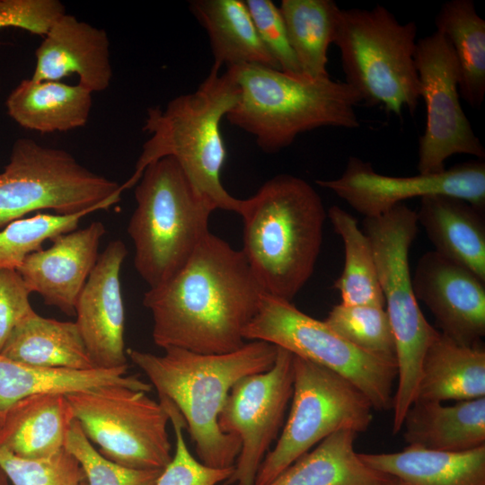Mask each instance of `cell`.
<instances>
[{"label": "cell", "mask_w": 485, "mask_h": 485, "mask_svg": "<svg viewBox=\"0 0 485 485\" xmlns=\"http://www.w3.org/2000/svg\"><path fill=\"white\" fill-rule=\"evenodd\" d=\"M262 293L242 251L209 232L172 278L144 294L143 304L156 346L223 354L245 343Z\"/></svg>", "instance_id": "cell-1"}, {"label": "cell", "mask_w": 485, "mask_h": 485, "mask_svg": "<svg viewBox=\"0 0 485 485\" xmlns=\"http://www.w3.org/2000/svg\"><path fill=\"white\" fill-rule=\"evenodd\" d=\"M127 357L139 367L159 398L172 401L184 419L198 459L214 468L234 467L241 450L238 436L221 430L218 418L233 385L241 378L270 369L278 347L261 340L237 350L201 354L168 348L163 355L128 348Z\"/></svg>", "instance_id": "cell-2"}, {"label": "cell", "mask_w": 485, "mask_h": 485, "mask_svg": "<svg viewBox=\"0 0 485 485\" xmlns=\"http://www.w3.org/2000/svg\"><path fill=\"white\" fill-rule=\"evenodd\" d=\"M242 248L263 293L292 302L312 277L327 212L306 181L278 174L243 199Z\"/></svg>", "instance_id": "cell-3"}, {"label": "cell", "mask_w": 485, "mask_h": 485, "mask_svg": "<svg viewBox=\"0 0 485 485\" xmlns=\"http://www.w3.org/2000/svg\"><path fill=\"white\" fill-rule=\"evenodd\" d=\"M240 90L231 73L213 65L208 75L190 93L171 100L164 109L147 110L143 130L149 134L134 172L121 184L136 186L146 167L172 156L197 191L215 208L240 214L243 199L223 186L221 172L226 157L220 124L237 103Z\"/></svg>", "instance_id": "cell-4"}, {"label": "cell", "mask_w": 485, "mask_h": 485, "mask_svg": "<svg viewBox=\"0 0 485 485\" xmlns=\"http://www.w3.org/2000/svg\"><path fill=\"white\" fill-rule=\"evenodd\" d=\"M227 70L240 96L225 119L251 135L265 153H278L315 128L360 127L355 109L361 99L345 82L295 76L258 65Z\"/></svg>", "instance_id": "cell-5"}, {"label": "cell", "mask_w": 485, "mask_h": 485, "mask_svg": "<svg viewBox=\"0 0 485 485\" xmlns=\"http://www.w3.org/2000/svg\"><path fill=\"white\" fill-rule=\"evenodd\" d=\"M137 207L128 233L134 266L154 288L187 262L208 230L213 206L193 187L177 161L165 156L148 164L135 188Z\"/></svg>", "instance_id": "cell-6"}, {"label": "cell", "mask_w": 485, "mask_h": 485, "mask_svg": "<svg viewBox=\"0 0 485 485\" xmlns=\"http://www.w3.org/2000/svg\"><path fill=\"white\" fill-rule=\"evenodd\" d=\"M418 27L401 23L385 7L340 9L333 40L345 83L368 106L399 117L413 114L420 99L414 54Z\"/></svg>", "instance_id": "cell-7"}, {"label": "cell", "mask_w": 485, "mask_h": 485, "mask_svg": "<svg viewBox=\"0 0 485 485\" xmlns=\"http://www.w3.org/2000/svg\"><path fill=\"white\" fill-rule=\"evenodd\" d=\"M418 223L417 212L404 204L363 221L396 343L393 434L401 431L404 417L416 399L421 362L436 331L419 306L410 273L409 253L417 236Z\"/></svg>", "instance_id": "cell-8"}, {"label": "cell", "mask_w": 485, "mask_h": 485, "mask_svg": "<svg viewBox=\"0 0 485 485\" xmlns=\"http://www.w3.org/2000/svg\"><path fill=\"white\" fill-rule=\"evenodd\" d=\"M123 191L121 184L88 170L67 151L19 138L0 173V230L40 210L59 215L107 210Z\"/></svg>", "instance_id": "cell-9"}, {"label": "cell", "mask_w": 485, "mask_h": 485, "mask_svg": "<svg viewBox=\"0 0 485 485\" xmlns=\"http://www.w3.org/2000/svg\"><path fill=\"white\" fill-rule=\"evenodd\" d=\"M243 339L271 343L322 366L353 384L374 410L392 409L397 364L359 349L292 302L262 293Z\"/></svg>", "instance_id": "cell-10"}, {"label": "cell", "mask_w": 485, "mask_h": 485, "mask_svg": "<svg viewBox=\"0 0 485 485\" xmlns=\"http://www.w3.org/2000/svg\"><path fill=\"white\" fill-rule=\"evenodd\" d=\"M291 407L279 437L263 459L254 485H269L296 459L328 436L348 428L366 432L373 406L339 374L293 355Z\"/></svg>", "instance_id": "cell-11"}, {"label": "cell", "mask_w": 485, "mask_h": 485, "mask_svg": "<svg viewBox=\"0 0 485 485\" xmlns=\"http://www.w3.org/2000/svg\"><path fill=\"white\" fill-rule=\"evenodd\" d=\"M66 395L83 432L107 459L137 470H163L172 460L169 414L147 392L103 385Z\"/></svg>", "instance_id": "cell-12"}, {"label": "cell", "mask_w": 485, "mask_h": 485, "mask_svg": "<svg viewBox=\"0 0 485 485\" xmlns=\"http://www.w3.org/2000/svg\"><path fill=\"white\" fill-rule=\"evenodd\" d=\"M414 60L420 98L427 108L426 127L419 141V173L442 172L445 161L458 154L483 160L484 146L460 102L458 67L447 39L436 31L419 39Z\"/></svg>", "instance_id": "cell-13"}, {"label": "cell", "mask_w": 485, "mask_h": 485, "mask_svg": "<svg viewBox=\"0 0 485 485\" xmlns=\"http://www.w3.org/2000/svg\"><path fill=\"white\" fill-rule=\"evenodd\" d=\"M293 354L278 347L268 371L244 376L231 388L218 418L221 430L241 441L225 485H254L258 470L278 438L293 393Z\"/></svg>", "instance_id": "cell-14"}, {"label": "cell", "mask_w": 485, "mask_h": 485, "mask_svg": "<svg viewBox=\"0 0 485 485\" xmlns=\"http://www.w3.org/2000/svg\"><path fill=\"white\" fill-rule=\"evenodd\" d=\"M365 217H376L402 201L428 196H450L485 208V163L456 164L442 172L396 177L376 172L372 164L350 156L343 173L334 180H317Z\"/></svg>", "instance_id": "cell-15"}, {"label": "cell", "mask_w": 485, "mask_h": 485, "mask_svg": "<svg viewBox=\"0 0 485 485\" xmlns=\"http://www.w3.org/2000/svg\"><path fill=\"white\" fill-rule=\"evenodd\" d=\"M417 300L431 312L440 332L463 346L485 336V282L436 252L423 254L411 278Z\"/></svg>", "instance_id": "cell-16"}, {"label": "cell", "mask_w": 485, "mask_h": 485, "mask_svg": "<svg viewBox=\"0 0 485 485\" xmlns=\"http://www.w3.org/2000/svg\"><path fill=\"white\" fill-rule=\"evenodd\" d=\"M128 250L121 240L108 243L77 299L75 323L95 368L128 366L120 269Z\"/></svg>", "instance_id": "cell-17"}, {"label": "cell", "mask_w": 485, "mask_h": 485, "mask_svg": "<svg viewBox=\"0 0 485 485\" xmlns=\"http://www.w3.org/2000/svg\"><path fill=\"white\" fill-rule=\"evenodd\" d=\"M106 234L100 221L60 234L52 244L29 254L16 269L31 293L68 316L75 315L77 299L99 257Z\"/></svg>", "instance_id": "cell-18"}, {"label": "cell", "mask_w": 485, "mask_h": 485, "mask_svg": "<svg viewBox=\"0 0 485 485\" xmlns=\"http://www.w3.org/2000/svg\"><path fill=\"white\" fill-rule=\"evenodd\" d=\"M35 57L34 81H59L75 74L78 84L94 93L105 91L112 78L107 32L66 13L44 36Z\"/></svg>", "instance_id": "cell-19"}, {"label": "cell", "mask_w": 485, "mask_h": 485, "mask_svg": "<svg viewBox=\"0 0 485 485\" xmlns=\"http://www.w3.org/2000/svg\"><path fill=\"white\" fill-rule=\"evenodd\" d=\"M75 416L66 394L42 393L12 404L0 417V448L23 459H43L65 448Z\"/></svg>", "instance_id": "cell-20"}, {"label": "cell", "mask_w": 485, "mask_h": 485, "mask_svg": "<svg viewBox=\"0 0 485 485\" xmlns=\"http://www.w3.org/2000/svg\"><path fill=\"white\" fill-rule=\"evenodd\" d=\"M401 429L407 445L464 452L485 445V397L444 405L415 400Z\"/></svg>", "instance_id": "cell-21"}, {"label": "cell", "mask_w": 485, "mask_h": 485, "mask_svg": "<svg viewBox=\"0 0 485 485\" xmlns=\"http://www.w3.org/2000/svg\"><path fill=\"white\" fill-rule=\"evenodd\" d=\"M417 217L436 252L485 282L483 211L463 199L437 195L420 198Z\"/></svg>", "instance_id": "cell-22"}, {"label": "cell", "mask_w": 485, "mask_h": 485, "mask_svg": "<svg viewBox=\"0 0 485 485\" xmlns=\"http://www.w3.org/2000/svg\"><path fill=\"white\" fill-rule=\"evenodd\" d=\"M485 397V349L460 345L436 331L424 354L415 400L445 401Z\"/></svg>", "instance_id": "cell-23"}, {"label": "cell", "mask_w": 485, "mask_h": 485, "mask_svg": "<svg viewBox=\"0 0 485 485\" xmlns=\"http://www.w3.org/2000/svg\"><path fill=\"white\" fill-rule=\"evenodd\" d=\"M93 93L60 81L24 79L11 92L8 115L21 127L40 134L66 132L84 127L91 113Z\"/></svg>", "instance_id": "cell-24"}, {"label": "cell", "mask_w": 485, "mask_h": 485, "mask_svg": "<svg viewBox=\"0 0 485 485\" xmlns=\"http://www.w3.org/2000/svg\"><path fill=\"white\" fill-rule=\"evenodd\" d=\"M359 457L368 467L409 485H485V445L457 453L407 445L399 452Z\"/></svg>", "instance_id": "cell-25"}, {"label": "cell", "mask_w": 485, "mask_h": 485, "mask_svg": "<svg viewBox=\"0 0 485 485\" xmlns=\"http://www.w3.org/2000/svg\"><path fill=\"white\" fill-rule=\"evenodd\" d=\"M128 368H45L22 364L0 354V417L17 401L35 394H68L103 385L151 391V384L137 376L127 375Z\"/></svg>", "instance_id": "cell-26"}, {"label": "cell", "mask_w": 485, "mask_h": 485, "mask_svg": "<svg viewBox=\"0 0 485 485\" xmlns=\"http://www.w3.org/2000/svg\"><path fill=\"white\" fill-rule=\"evenodd\" d=\"M190 10L207 32L219 67L258 65L279 69L262 44L242 0H192Z\"/></svg>", "instance_id": "cell-27"}, {"label": "cell", "mask_w": 485, "mask_h": 485, "mask_svg": "<svg viewBox=\"0 0 485 485\" xmlns=\"http://www.w3.org/2000/svg\"><path fill=\"white\" fill-rule=\"evenodd\" d=\"M1 355L45 368H95L75 322L45 318L34 310L14 328Z\"/></svg>", "instance_id": "cell-28"}, {"label": "cell", "mask_w": 485, "mask_h": 485, "mask_svg": "<svg viewBox=\"0 0 485 485\" xmlns=\"http://www.w3.org/2000/svg\"><path fill=\"white\" fill-rule=\"evenodd\" d=\"M357 433L340 429L296 459L269 485H384L391 476L368 467L355 450Z\"/></svg>", "instance_id": "cell-29"}, {"label": "cell", "mask_w": 485, "mask_h": 485, "mask_svg": "<svg viewBox=\"0 0 485 485\" xmlns=\"http://www.w3.org/2000/svg\"><path fill=\"white\" fill-rule=\"evenodd\" d=\"M435 23L453 48L460 96L471 107H481L485 96V21L472 1L451 0L443 4Z\"/></svg>", "instance_id": "cell-30"}, {"label": "cell", "mask_w": 485, "mask_h": 485, "mask_svg": "<svg viewBox=\"0 0 485 485\" xmlns=\"http://www.w3.org/2000/svg\"><path fill=\"white\" fill-rule=\"evenodd\" d=\"M279 10L303 75L310 79L330 77L327 53L333 43L340 8L332 0H283Z\"/></svg>", "instance_id": "cell-31"}, {"label": "cell", "mask_w": 485, "mask_h": 485, "mask_svg": "<svg viewBox=\"0 0 485 485\" xmlns=\"http://www.w3.org/2000/svg\"><path fill=\"white\" fill-rule=\"evenodd\" d=\"M327 216L344 245L343 271L334 283L341 295L340 304L384 307L369 238L359 229L357 218L341 207L332 206Z\"/></svg>", "instance_id": "cell-32"}, {"label": "cell", "mask_w": 485, "mask_h": 485, "mask_svg": "<svg viewBox=\"0 0 485 485\" xmlns=\"http://www.w3.org/2000/svg\"><path fill=\"white\" fill-rule=\"evenodd\" d=\"M324 322L359 349L397 364L395 339L384 307L340 304Z\"/></svg>", "instance_id": "cell-33"}, {"label": "cell", "mask_w": 485, "mask_h": 485, "mask_svg": "<svg viewBox=\"0 0 485 485\" xmlns=\"http://www.w3.org/2000/svg\"><path fill=\"white\" fill-rule=\"evenodd\" d=\"M98 210L72 215L38 212L9 223L0 230V268L16 269L29 254L41 250L44 242L77 229L83 217Z\"/></svg>", "instance_id": "cell-34"}, {"label": "cell", "mask_w": 485, "mask_h": 485, "mask_svg": "<svg viewBox=\"0 0 485 485\" xmlns=\"http://www.w3.org/2000/svg\"><path fill=\"white\" fill-rule=\"evenodd\" d=\"M65 448L79 462L88 485H154L163 470H137L118 464L95 449L73 421Z\"/></svg>", "instance_id": "cell-35"}, {"label": "cell", "mask_w": 485, "mask_h": 485, "mask_svg": "<svg viewBox=\"0 0 485 485\" xmlns=\"http://www.w3.org/2000/svg\"><path fill=\"white\" fill-rule=\"evenodd\" d=\"M0 467L13 485H81L85 480L79 462L66 448L36 460L0 448Z\"/></svg>", "instance_id": "cell-36"}, {"label": "cell", "mask_w": 485, "mask_h": 485, "mask_svg": "<svg viewBox=\"0 0 485 485\" xmlns=\"http://www.w3.org/2000/svg\"><path fill=\"white\" fill-rule=\"evenodd\" d=\"M159 401L169 414L175 436V451L154 485H219L226 482L234 472V467L214 468L196 459L184 438L186 425L181 414L169 400L159 398Z\"/></svg>", "instance_id": "cell-37"}, {"label": "cell", "mask_w": 485, "mask_h": 485, "mask_svg": "<svg viewBox=\"0 0 485 485\" xmlns=\"http://www.w3.org/2000/svg\"><path fill=\"white\" fill-rule=\"evenodd\" d=\"M245 4L262 44L279 69L291 75L304 76L279 7L270 0H246Z\"/></svg>", "instance_id": "cell-38"}, {"label": "cell", "mask_w": 485, "mask_h": 485, "mask_svg": "<svg viewBox=\"0 0 485 485\" xmlns=\"http://www.w3.org/2000/svg\"><path fill=\"white\" fill-rule=\"evenodd\" d=\"M65 13L58 0H0V30L13 27L44 37Z\"/></svg>", "instance_id": "cell-39"}, {"label": "cell", "mask_w": 485, "mask_h": 485, "mask_svg": "<svg viewBox=\"0 0 485 485\" xmlns=\"http://www.w3.org/2000/svg\"><path fill=\"white\" fill-rule=\"evenodd\" d=\"M31 294L16 269L0 268V353L14 328L33 311Z\"/></svg>", "instance_id": "cell-40"}, {"label": "cell", "mask_w": 485, "mask_h": 485, "mask_svg": "<svg viewBox=\"0 0 485 485\" xmlns=\"http://www.w3.org/2000/svg\"><path fill=\"white\" fill-rule=\"evenodd\" d=\"M384 485H409V484L391 476V478Z\"/></svg>", "instance_id": "cell-41"}, {"label": "cell", "mask_w": 485, "mask_h": 485, "mask_svg": "<svg viewBox=\"0 0 485 485\" xmlns=\"http://www.w3.org/2000/svg\"><path fill=\"white\" fill-rule=\"evenodd\" d=\"M0 485H9V479L1 467H0Z\"/></svg>", "instance_id": "cell-42"}, {"label": "cell", "mask_w": 485, "mask_h": 485, "mask_svg": "<svg viewBox=\"0 0 485 485\" xmlns=\"http://www.w3.org/2000/svg\"><path fill=\"white\" fill-rule=\"evenodd\" d=\"M81 485H88L86 480H84Z\"/></svg>", "instance_id": "cell-43"}]
</instances>
